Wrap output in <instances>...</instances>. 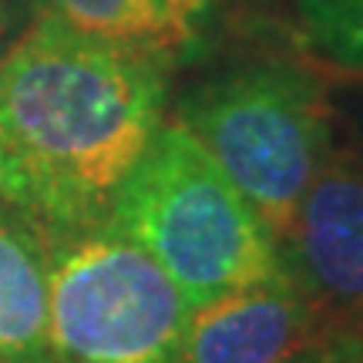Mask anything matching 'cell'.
<instances>
[{
    "instance_id": "cell-3",
    "label": "cell",
    "mask_w": 363,
    "mask_h": 363,
    "mask_svg": "<svg viewBox=\"0 0 363 363\" xmlns=\"http://www.w3.org/2000/svg\"><path fill=\"white\" fill-rule=\"evenodd\" d=\"M175 121L208 152L276 242L337 138L323 84L296 65H249L192 88Z\"/></svg>"
},
{
    "instance_id": "cell-5",
    "label": "cell",
    "mask_w": 363,
    "mask_h": 363,
    "mask_svg": "<svg viewBox=\"0 0 363 363\" xmlns=\"http://www.w3.org/2000/svg\"><path fill=\"white\" fill-rule=\"evenodd\" d=\"M289 283L330 320L363 333V148L330 145L279 235Z\"/></svg>"
},
{
    "instance_id": "cell-1",
    "label": "cell",
    "mask_w": 363,
    "mask_h": 363,
    "mask_svg": "<svg viewBox=\"0 0 363 363\" xmlns=\"http://www.w3.org/2000/svg\"><path fill=\"white\" fill-rule=\"evenodd\" d=\"M165 108V57L44 13L0 57V202L48 239L108 222Z\"/></svg>"
},
{
    "instance_id": "cell-8",
    "label": "cell",
    "mask_w": 363,
    "mask_h": 363,
    "mask_svg": "<svg viewBox=\"0 0 363 363\" xmlns=\"http://www.w3.org/2000/svg\"><path fill=\"white\" fill-rule=\"evenodd\" d=\"M44 7L51 17L88 38L169 61L172 54L199 44L212 0H44Z\"/></svg>"
},
{
    "instance_id": "cell-2",
    "label": "cell",
    "mask_w": 363,
    "mask_h": 363,
    "mask_svg": "<svg viewBox=\"0 0 363 363\" xmlns=\"http://www.w3.org/2000/svg\"><path fill=\"white\" fill-rule=\"evenodd\" d=\"M108 222L169 272L192 310L283 276L272 229L175 118L135 162Z\"/></svg>"
},
{
    "instance_id": "cell-10",
    "label": "cell",
    "mask_w": 363,
    "mask_h": 363,
    "mask_svg": "<svg viewBox=\"0 0 363 363\" xmlns=\"http://www.w3.org/2000/svg\"><path fill=\"white\" fill-rule=\"evenodd\" d=\"M7 30H11V0H0V48L7 40Z\"/></svg>"
},
{
    "instance_id": "cell-9",
    "label": "cell",
    "mask_w": 363,
    "mask_h": 363,
    "mask_svg": "<svg viewBox=\"0 0 363 363\" xmlns=\"http://www.w3.org/2000/svg\"><path fill=\"white\" fill-rule=\"evenodd\" d=\"M296 17L326 61L363 74V0H296Z\"/></svg>"
},
{
    "instance_id": "cell-6",
    "label": "cell",
    "mask_w": 363,
    "mask_h": 363,
    "mask_svg": "<svg viewBox=\"0 0 363 363\" xmlns=\"http://www.w3.org/2000/svg\"><path fill=\"white\" fill-rule=\"evenodd\" d=\"M189 363H363V333L320 313L283 272L195 306Z\"/></svg>"
},
{
    "instance_id": "cell-7",
    "label": "cell",
    "mask_w": 363,
    "mask_h": 363,
    "mask_svg": "<svg viewBox=\"0 0 363 363\" xmlns=\"http://www.w3.org/2000/svg\"><path fill=\"white\" fill-rule=\"evenodd\" d=\"M0 363H51L48 246L0 202Z\"/></svg>"
},
{
    "instance_id": "cell-4",
    "label": "cell",
    "mask_w": 363,
    "mask_h": 363,
    "mask_svg": "<svg viewBox=\"0 0 363 363\" xmlns=\"http://www.w3.org/2000/svg\"><path fill=\"white\" fill-rule=\"evenodd\" d=\"M192 303L111 222L51 235V363H189Z\"/></svg>"
}]
</instances>
